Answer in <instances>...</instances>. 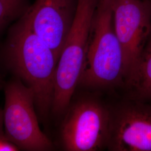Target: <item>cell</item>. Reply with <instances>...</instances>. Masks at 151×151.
Listing matches in <instances>:
<instances>
[{
    "mask_svg": "<svg viewBox=\"0 0 151 151\" xmlns=\"http://www.w3.org/2000/svg\"><path fill=\"white\" fill-rule=\"evenodd\" d=\"M99 0H79L75 18L58 60L52 114H65L78 86L92 22Z\"/></svg>",
    "mask_w": 151,
    "mask_h": 151,
    "instance_id": "3",
    "label": "cell"
},
{
    "mask_svg": "<svg viewBox=\"0 0 151 151\" xmlns=\"http://www.w3.org/2000/svg\"><path fill=\"white\" fill-rule=\"evenodd\" d=\"M4 109H0V137H6L5 131L4 132Z\"/></svg>",
    "mask_w": 151,
    "mask_h": 151,
    "instance_id": "12",
    "label": "cell"
},
{
    "mask_svg": "<svg viewBox=\"0 0 151 151\" xmlns=\"http://www.w3.org/2000/svg\"><path fill=\"white\" fill-rule=\"evenodd\" d=\"M4 91L3 109L6 139L22 150H53V143L39 127L32 90L14 77L5 83Z\"/></svg>",
    "mask_w": 151,
    "mask_h": 151,
    "instance_id": "4",
    "label": "cell"
},
{
    "mask_svg": "<svg viewBox=\"0 0 151 151\" xmlns=\"http://www.w3.org/2000/svg\"><path fill=\"white\" fill-rule=\"evenodd\" d=\"M143 1H145L146 2L148 3L151 6V0H143Z\"/></svg>",
    "mask_w": 151,
    "mask_h": 151,
    "instance_id": "14",
    "label": "cell"
},
{
    "mask_svg": "<svg viewBox=\"0 0 151 151\" xmlns=\"http://www.w3.org/2000/svg\"><path fill=\"white\" fill-rule=\"evenodd\" d=\"M60 129L62 148L67 151H101L106 148L110 108L94 97L70 104Z\"/></svg>",
    "mask_w": 151,
    "mask_h": 151,
    "instance_id": "5",
    "label": "cell"
},
{
    "mask_svg": "<svg viewBox=\"0 0 151 151\" xmlns=\"http://www.w3.org/2000/svg\"><path fill=\"white\" fill-rule=\"evenodd\" d=\"M113 0H99L78 86L99 89L124 84V57L115 32Z\"/></svg>",
    "mask_w": 151,
    "mask_h": 151,
    "instance_id": "2",
    "label": "cell"
},
{
    "mask_svg": "<svg viewBox=\"0 0 151 151\" xmlns=\"http://www.w3.org/2000/svg\"><path fill=\"white\" fill-rule=\"evenodd\" d=\"M3 56L15 77L32 90L39 119L46 122L52 113L58 60L32 31L26 14L10 27Z\"/></svg>",
    "mask_w": 151,
    "mask_h": 151,
    "instance_id": "1",
    "label": "cell"
},
{
    "mask_svg": "<svg viewBox=\"0 0 151 151\" xmlns=\"http://www.w3.org/2000/svg\"><path fill=\"white\" fill-rule=\"evenodd\" d=\"M106 149L151 151V103L129 98L110 108Z\"/></svg>",
    "mask_w": 151,
    "mask_h": 151,
    "instance_id": "7",
    "label": "cell"
},
{
    "mask_svg": "<svg viewBox=\"0 0 151 151\" xmlns=\"http://www.w3.org/2000/svg\"><path fill=\"white\" fill-rule=\"evenodd\" d=\"M5 85V83L2 77H1V76L0 75V90L4 88Z\"/></svg>",
    "mask_w": 151,
    "mask_h": 151,
    "instance_id": "13",
    "label": "cell"
},
{
    "mask_svg": "<svg viewBox=\"0 0 151 151\" xmlns=\"http://www.w3.org/2000/svg\"><path fill=\"white\" fill-rule=\"evenodd\" d=\"M126 87L130 99L151 103V30L134 75Z\"/></svg>",
    "mask_w": 151,
    "mask_h": 151,
    "instance_id": "9",
    "label": "cell"
},
{
    "mask_svg": "<svg viewBox=\"0 0 151 151\" xmlns=\"http://www.w3.org/2000/svg\"><path fill=\"white\" fill-rule=\"evenodd\" d=\"M79 0H35L26 16L32 31L58 60L73 24Z\"/></svg>",
    "mask_w": 151,
    "mask_h": 151,
    "instance_id": "8",
    "label": "cell"
},
{
    "mask_svg": "<svg viewBox=\"0 0 151 151\" xmlns=\"http://www.w3.org/2000/svg\"><path fill=\"white\" fill-rule=\"evenodd\" d=\"M115 32L124 57L126 86L132 79L151 30V6L143 0H113Z\"/></svg>",
    "mask_w": 151,
    "mask_h": 151,
    "instance_id": "6",
    "label": "cell"
},
{
    "mask_svg": "<svg viewBox=\"0 0 151 151\" xmlns=\"http://www.w3.org/2000/svg\"><path fill=\"white\" fill-rule=\"evenodd\" d=\"M19 149L6 137H0V151H16Z\"/></svg>",
    "mask_w": 151,
    "mask_h": 151,
    "instance_id": "11",
    "label": "cell"
},
{
    "mask_svg": "<svg viewBox=\"0 0 151 151\" xmlns=\"http://www.w3.org/2000/svg\"><path fill=\"white\" fill-rule=\"evenodd\" d=\"M30 6L29 0H0V34L24 16Z\"/></svg>",
    "mask_w": 151,
    "mask_h": 151,
    "instance_id": "10",
    "label": "cell"
}]
</instances>
